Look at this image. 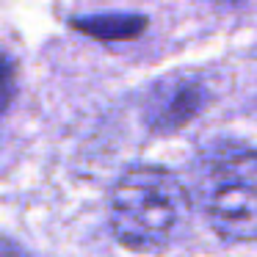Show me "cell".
Instances as JSON below:
<instances>
[{
	"instance_id": "cell-1",
	"label": "cell",
	"mask_w": 257,
	"mask_h": 257,
	"mask_svg": "<svg viewBox=\"0 0 257 257\" xmlns=\"http://www.w3.org/2000/svg\"><path fill=\"white\" fill-rule=\"evenodd\" d=\"M188 216V194L166 166L139 163L111 191V229L130 251H158Z\"/></svg>"
},
{
	"instance_id": "cell-2",
	"label": "cell",
	"mask_w": 257,
	"mask_h": 257,
	"mask_svg": "<svg viewBox=\"0 0 257 257\" xmlns=\"http://www.w3.org/2000/svg\"><path fill=\"white\" fill-rule=\"evenodd\" d=\"M196 194L210 229L229 243L257 240V150L218 139L196 158Z\"/></svg>"
},
{
	"instance_id": "cell-3",
	"label": "cell",
	"mask_w": 257,
	"mask_h": 257,
	"mask_svg": "<svg viewBox=\"0 0 257 257\" xmlns=\"http://www.w3.org/2000/svg\"><path fill=\"white\" fill-rule=\"evenodd\" d=\"M207 102V89L194 75H172L155 83L141 105V119L152 133H174L191 124Z\"/></svg>"
},
{
	"instance_id": "cell-4",
	"label": "cell",
	"mask_w": 257,
	"mask_h": 257,
	"mask_svg": "<svg viewBox=\"0 0 257 257\" xmlns=\"http://www.w3.org/2000/svg\"><path fill=\"white\" fill-rule=\"evenodd\" d=\"M69 25L97 42H127L147 31V17L144 14H97V17L72 20Z\"/></svg>"
},
{
	"instance_id": "cell-5",
	"label": "cell",
	"mask_w": 257,
	"mask_h": 257,
	"mask_svg": "<svg viewBox=\"0 0 257 257\" xmlns=\"http://www.w3.org/2000/svg\"><path fill=\"white\" fill-rule=\"evenodd\" d=\"M14 94H17V64L9 53L0 50V113L12 105Z\"/></svg>"
},
{
	"instance_id": "cell-6",
	"label": "cell",
	"mask_w": 257,
	"mask_h": 257,
	"mask_svg": "<svg viewBox=\"0 0 257 257\" xmlns=\"http://www.w3.org/2000/svg\"><path fill=\"white\" fill-rule=\"evenodd\" d=\"M0 257H25L23 249H17V246L12 243V240L0 238Z\"/></svg>"
},
{
	"instance_id": "cell-7",
	"label": "cell",
	"mask_w": 257,
	"mask_h": 257,
	"mask_svg": "<svg viewBox=\"0 0 257 257\" xmlns=\"http://www.w3.org/2000/svg\"><path fill=\"white\" fill-rule=\"evenodd\" d=\"M210 3H218V6H235V3H240V0H210Z\"/></svg>"
}]
</instances>
